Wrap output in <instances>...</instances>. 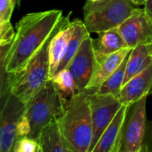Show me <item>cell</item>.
Here are the masks:
<instances>
[{
    "label": "cell",
    "mask_w": 152,
    "mask_h": 152,
    "mask_svg": "<svg viewBox=\"0 0 152 152\" xmlns=\"http://www.w3.org/2000/svg\"><path fill=\"white\" fill-rule=\"evenodd\" d=\"M62 17L61 10H47L28 13L20 20L5 56L4 65L9 74L25 67L50 38Z\"/></svg>",
    "instance_id": "cell-1"
},
{
    "label": "cell",
    "mask_w": 152,
    "mask_h": 152,
    "mask_svg": "<svg viewBox=\"0 0 152 152\" xmlns=\"http://www.w3.org/2000/svg\"><path fill=\"white\" fill-rule=\"evenodd\" d=\"M59 124L73 152H88L93 139V123L88 94L81 91L68 100Z\"/></svg>",
    "instance_id": "cell-2"
},
{
    "label": "cell",
    "mask_w": 152,
    "mask_h": 152,
    "mask_svg": "<svg viewBox=\"0 0 152 152\" xmlns=\"http://www.w3.org/2000/svg\"><path fill=\"white\" fill-rule=\"evenodd\" d=\"M67 102L49 79L26 104L23 118L29 128L28 136L37 140L43 127L61 117Z\"/></svg>",
    "instance_id": "cell-3"
},
{
    "label": "cell",
    "mask_w": 152,
    "mask_h": 152,
    "mask_svg": "<svg viewBox=\"0 0 152 152\" xmlns=\"http://www.w3.org/2000/svg\"><path fill=\"white\" fill-rule=\"evenodd\" d=\"M52 36L24 68L16 73L9 74L10 92L25 104L50 79L48 48Z\"/></svg>",
    "instance_id": "cell-4"
},
{
    "label": "cell",
    "mask_w": 152,
    "mask_h": 152,
    "mask_svg": "<svg viewBox=\"0 0 152 152\" xmlns=\"http://www.w3.org/2000/svg\"><path fill=\"white\" fill-rule=\"evenodd\" d=\"M131 0H86L84 6V24L89 33H101L118 28L135 10Z\"/></svg>",
    "instance_id": "cell-5"
},
{
    "label": "cell",
    "mask_w": 152,
    "mask_h": 152,
    "mask_svg": "<svg viewBox=\"0 0 152 152\" xmlns=\"http://www.w3.org/2000/svg\"><path fill=\"white\" fill-rule=\"evenodd\" d=\"M26 104L10 90L0 99V152H12Z\"/></svg>",
    "instance_id": "cell-6"
},
{
    "label": "cell",
    "mask_w": 152,
    "mask_h": 152,
    "mask_svg": "<svg viewBox=\"0 0 152 152\" xmlns=\"http://www.w3.org/2000/svg\"><path fill=\"white\" fill-rule=\"evenodd\" d=\"M93 123V139L89 148L92 152L106 127L123 106L118 96L103 94L97 92L88 94Z\"/></svg>",
    "instance_id": "cell-7"
},
{
    "label": "cell",
    "mask_w": 152,
    "mask_h": 152,
    "mask_svg": "<svg viewBox=\"0 0 152 152\" xmlns=\"http://www.w3.org/2000/svg\"><path fill=\"white\" fill-rule=\"evenodd\" d=\"M143 96L131 105L125 122L123 145L121 151H143L147 131L146 102Z\"/></svg>",
    "instance_id": "cell-8"
},
{
    "label": "cell",
    "mask_w": 152,
    "mask_h": 152,
    "mask_svg": "<svg viewBox=\"0 0 152 152\" xmlns=\"http://www.w3.org/2000/svg\"><path fill=\"white\" fill-rule=\"evenodd\" d=\"M118 30L126 45L131 48L152 43V17L144 9L136 8L119 25Z\"/></svg>",
    "instance_id": "cell-9"
},
{
    "label": "cell",
    "mask_w": 152,
    "mask_h": 152,
    "mask_svg": "<svg viewBox=\"0 0 152 152\" xmlns=\"http://www.w3.org/2000/svg\"><path fill=\"white\" fill-rule=\"evenodd\" d=\"M95 65L96 59L93 38L88 35L83 40L78 51L67 67L72 74L79 92L86 90L88 86L94 72Z\"/></svg>",
    "instance_id": "cell-10"
},
{
    "label": "cell",
    "mask_w": 152,
    "mask_h": 152,
    "mask_svg": "<svg viewBox=\"0 0 152 152\" xmlns=\"http://www.w3.org/2000/svg\"><path fill=\"white\" fill-rule=\"evenodd\" d=\"M130 105H124L106 127L92 152H119L122 150L126 118Z\"/></svg>",
    "instance_id": "cell-11"
},
{
    "label": "cell",
    "mask_w": 152,
    "mask_h": 152,
    "mask_svg": "<svg viewBox=\"0 0 152 152\" xmlns=\"http://www.w3.org/2000/svg\"><path fill=\"white\" fill-rule=\"evenodd\" d=\"M74 28L75 20L70 21L69 16H63L50 39L48 48L50 78L58 69V67L65 53L68 43L73 34Z\"/></svg>",
    "instance_id": "cell-12"
},
{
    "label": "cell",
    "mask_w": 152,
    "mask_h": 152,
    "mask_svg": "<svg viewBox=\"0 0 152 152\" xmlns=\"http://www.w3.org/2000/svg\"><path fill=\"white\" fill-rule=\"evenodd\" d=\"M152 94V64L135 75L123 86L118 95L122 104L132 105L143 96Z\"/></svg>",
    "instance_id": "cell-13"
},
{
    "label": "cell",
    "mask_w": 152,
    "mask_h": 152,
    "mask_svg": "<svg viewBox=\"0 0 152 152\" xmlns=\"http://www.w3.org/2000/svg\"><path fill=\"white\" fill-rule=\"evenodd\" d=\"M131 50V47L126 46L114 53L110 54L104 59L96 61L95 69L93 74L92 79L86 89L84 91H86L87 94L94 93L102 86V84L119 67V65L122 63V61Z\"/></svg>",
    "instance_id": "cell-14"
},
{
    "label": "cell",
    "mask_w": 152,
    "mask_h": 152,
    "mask_svg": "<svg viewBox=\"0 0 152 152\" xmlns=\"http://www.w3.org/2000/svg\"><path fill=\"white\" fill-rule=\"evenodd\" d=\"M37 141L43 152H73L63 136L59 119L43 127Z\"/></svg>",
    "instance_id": "cell-15"
},
{
    "label": "cell",
    "mask_w": 152,
    "mask_h": 152,
    "mask_svg": "<svg viewBox=\"0 0 152 152\" xmlns=\"http://www.w3.org/2000/svg\"><path fill=\"white\" fill-rule=\"evenodd\" d=\"M98 35L97 39H93L96 61H99L110 54L127 46L118 30V28L102 31L98 33Z\"/></svg>",
    "instance_id": "cell-16"
},
{
    "label": "cell",
    "mask_w": 152,
    "mask_h": 152,
    "mask_svg": "<svg viewBox=\"0 0 152 152\" xmlns=\"http://www.w3.org/2000/svg\"><path fill=\"white\" fill-rule=\"evenodd\" d=\"M151 64L152 43L139 45L132 48L126 63L124 85Z\"/></svg>",
    "instance_id": "cell-17"
},
{
    "label": "cell",
    "mask_w": 152,
    "mask_h": 152,
    "mask_svg": "<svg viewBox=\"0 0 152 152\" xmlns=\"http://www.w3.org/2000/svg\"><path fill=\"white\" fill-rule=\"evenodd\" d=\"M90 33L86 29L84 21H81L80 20H75V28L73 31V34L68 43L65 53L63 55V58L58 67L57 71L61 70L63 69H66L69 65V63L71 61L73 57L76 55L77 52L78 51L83 40L88 36ZM56 71V72H57Z\"/></svg>",
    "instance_id": "cell-18"
},
{
    "label": "cell",
    "mask_w": 152,
    "mask_h": 152,
    "mask_svg": "<svg viewBox=\"0 0 152 152\" xmlns=\"http://www.w3.org/2000/svg\"><path fill=\"white\" fill-rule=\"evenodd\" d=\"M129 54L130 53L126 56V58L124 59L122 63L119 65V67L102 84V86L95 92L99 94H112V95L118 97L120 91L122 89V86L124 85L126 68V63H127Z\"/></svg>",
    "instance_id": "cell-19"
},
{
    "label": "cell",
    "mask_w": 152,
    "mask_h": 152,
    "mask_svg": "<svg viewBox=\"0 0 152 152\" xmlns=\"http://www.w3.org/2000/svg\"><path fill=\"white\" fill-rule=\"evenodd\" d=\"M50 79L57 91L66 100H69L73 95L79 92L72 74L67 68L57 71Z\"/></svg>",
    "instance_id": "cell-20"
},
{
    "label": "cell",
    "mask_w": 152,
    "mask_h": 152,
    "mask_svg": "<svg viewBox=\"0 0 152 152\" xmlns=\"http://www.w3.org/2000/svg\"><path fill=\"white\" fill-rule=\"evenodd\" d=\"M12 152H42V150L36 139L21 136L15 142Z\"/></svg>",
    "instance_id": "cell-21"
},
{
    "label": "cell",
    "mask_w": 152,
    "mask_h": 152,
    "mask_svg": "<svg viewBox=\"0 0 152 152\" xmlns=\"http://www.w3.org/2000/svg\"><path fill=\"white\" fill-rule=\"evenodd\" d=\"M15 31L10 21L0 22V45H9L12 42Z\"/></svg>",
    "instance_id": "cell-22"
},
{
    "label": "cell",
    "mask_w": 152,
    "mask_h": 152,
    "mask_svg": "<svg viewBox=\"0 0 152 152\" xmlns=\"http://www.w3.org/2000/svg\"><path fill=\"white\" fill-rule=\"evenodd\" d=\"M14 8V0H0V22L10 21Z\"/></svg>",
    "instance_id": "cell-23"
},
{
    "label": "cell",
    "mask_w": 152,
    "mask_h": 152,
    "mask_svg": "<svg viewBox=\"0 0 152 152\" xmlns=\"http://www.w3.org/2000/svg\"><path fill=\"white\" fill-rule=\"evenodd\" d=\"M5 58L0 60V99L9 91V73L5 69Z\"/></svg>",
    "instance_id": "cell-24"
},
{
    "label": "cell",
    "mask_w": 152,
    "mask_h": 152,
    "mask_svg": "<svg viewBox=\"0 0 152 152\" xmlns=\"http://www.w3.org/2000/svg\"><path fill=\"white\" fill-rule=\"evenodd\" d=\"M12 44V43H11ZM11 44L9 45H0V60L5 58L9 49H10V46H11Z\"/></svg>",
    "instance_id": "cell-25"
},
{
    "label": "cell",
    "mask_w": 152,
    "mask_h": 152,
    "mask_svg": "<svg viewBox=\"0 0 152 152\" xmlns=\"http://www.w3.org/2000/svg\"><path fill=\"white\" fill-rule=\"evenodd\" d=\"M144 10L147 12V13L152 17V0H147L144 4Z\"/></svg>",
    "instance_id": "cell-26"
},
{
    "label": "cell",
    "mask_w": 152,
    "mask_h": 152,
    "mask_svg": "<svg viewBox=\"0 0 152 152\" xmlns=\"http://www.w3.org/2000/svg\"><path fill=\"white\" fill-rule=\"evenodd\" d=\"M135 5H144L147 0H131Z\"/></svg>",
    "instance_id": "cell-27"
},
{
    "label": "cell",
    "mask_w": 152,
    "mask_h": 152,
    "mask_svg": "<svg viewBox=\"0 0 152 152\" xmlns=\"http://www.w3.org/2000/svg\"><path fill=\"white\" fill-rule=\"evenodd\" d=\"M90 1H92V2H96V1H101V0H90Z\"/></svg>",
    "instance_id": "cell-28"
}]
</instances>
